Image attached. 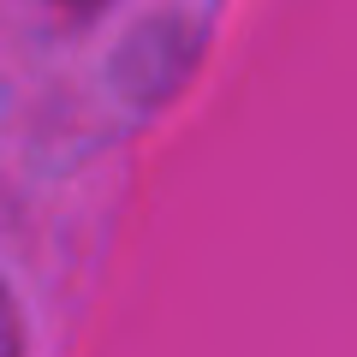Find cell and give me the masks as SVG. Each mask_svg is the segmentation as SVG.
<instances>
[{
  "label": "cell",
  "instance_id": "1",
  "mask_svg": "<svg viewBox=\"0 0 357 357\" xmlns=\"http://www.w3.org/2000/svg\"><path fill=\"white\" fill-rule=\"evenodd\" d=\"M24 351V333H18V310L13 298H6V286H0V357H18Z\"/></svg>",
  "mask_w": 357,
  "mask_h": 357
}]
</instances>
